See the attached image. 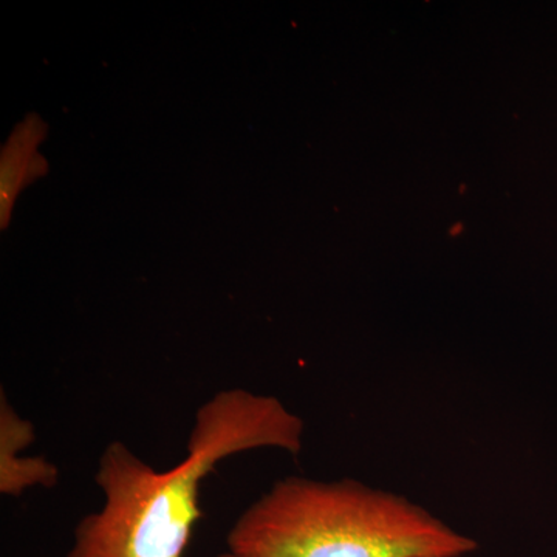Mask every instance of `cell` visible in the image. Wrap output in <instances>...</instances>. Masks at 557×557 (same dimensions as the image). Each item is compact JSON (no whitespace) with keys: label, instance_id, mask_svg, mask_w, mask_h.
Wrapping results in <instances>:
<instances>
[{"label":"cell","instance_id":"6da1fadb","mask_svg":"<svg viewBox=\"0 0 557 557\" xmlns=\"http://www.w3.org/2000/svg\"><path fill=\"white\" fill-rule=\"evenodd\" d=\"M304 432L302 418L281 399L236 387L197 409L186 456L166 471L110 443L95 474L104 502L79 520L65 557H183L203 518L201 483L220 461L256 449L298 456Z\"/></svg>","mask_w":557,"mask_h":557},{"label":"cell","instance_id":"7a4b0ae2","mask_svg":"<svg viewBox=\"0 0 557 557\" xmlns=\"http://www.w3.org/2000/svg\"><path fill=\"white\" fill-rule=\"evenodd\" d=\"M226 545L240 557H463L479 547L408 497L354 479L299 475L252 502Z\"/></svg>","mask_w":557,"mask_h":557},{"label":"cell","instance_id":"3957f363","mask_svg":"<svg viewBox=\"0 0 557 557\" xmlns=\"http://www.w3.org/2000/svg\"><path fill=\"white\" fill-rule=\"evenodd\" d=\"M35 426L14 410L5 392L0 394V494L21 497L30 487L51 490L60 482V469L44 457H22L35 442Z\"/></svg>","mask_w":557,"mask_h":557},{"label":"cell","instance_id":"277c9868","mask_svg":"<svg viewBox=\"0 0 557 557\" xmlns=\"http://www.w3.org/2000/svg\"><path fill=\"white\" fill-rule=\"evenodd\" d=\"M214 557H240V556H236V555H233V553L225 552V553H220V555L214 556Z\"/></svg>","mask_w":557,"mask_h":557}]
</instances>
